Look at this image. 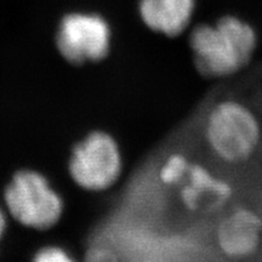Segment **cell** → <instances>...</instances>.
I'll return each mask as SVG.
<instances>
[{
  "label": "cell",
  "instance_id": "cell-1",
  "mask_svg": "<svg viewBox=\"0 0 262 262\" xmlns=\"http://www.w3.org/2000/svg\"><path fill=\"white\" fill-rule=\"evenodd\" d=\"M188 45L198 74L208 79H222L235 75L250 63L257 48V34L243 19L224 16L215 25L195 26Z\"/></svg>",
  "mask_w": 262,
  "mask_h": 262
},
{
  "label": "cell",
  "instance_id": "cell-2",
  "mask_svg": "<svg viewBox=\"0 0 262 262\" xmlns=\"http://www.w3.org/2000/svg\"><path fill=\"white\" fill-rule=\"evenodd\" d=\"M203 139L221 164L239 166L256 156L262 142V123L256 112L234 97L217 100L206 111Z\"/></svg>",
  "mask_w": 262,
  "mask_h": 262
},
{
  "label": "cell",
  "instance_id": "cell-3",
  "mask_svg": "<svg viewBox=\"0 0 262 262\" xmlns=\"http://www.w3.org/2000/svg\"><path fill=\"white\" fill-rule=\"evenodd\" d=\"M6 214L19 225L49 231L63 212V199L44 173L33 169L16 171L3 195Z\"/></svg>",
  "mask_w": 262,
  "mask_h": 262
},
{
  "label": "cell",
  "instance_id": "cell-4",
  "mask_svg": "<svg viewBox=\"0 0 262 262\" xmlns=\"http://www.w3.org/2000/svg\"><path fill=\"white\" fill-rule=\"evenodd\" d=\"M68 171L85 191H110L123 175V157L116 139L106 131H91L72 148Z\"/></svg>",
  "mask_w": 262,
  "mask_h": 262
},
{
  "label": "cell",
  "instance_id": "cell-5",
  "mask_svg": "<svg viewBox=\"0 0 262 262\" xmlns=\"http://www.w3.org/2000/svg\"><path fill=\"white\" fill-rule=\"evenodd\" d=\"M55 42L61 56L71 64L97 63L110 55L112 32L100 15L72 12L60 21Z\"/></svg>",
  "mask_w": 262,
  "mask_h": 262
},
{
  "label": "cell",
  "instance_id": "cell-6",
  "mask_svg": "<svg viewBox=\"0 0 262 262\" xmlns=\"http://www.w3.org/2000/svg\"><path fill=\"white\" fill-rule=\"evenodd\" d=\"M169 191H176V201L188 214L221 210L235 195L233 183L195 159L185 180L178 187Z\"/></svg>",
  "mask_w": 262,
  "mask_h": 262
},
{
  "label": "cell",
  "instance_id": "cell-7",
  "mask_svg": "<svg viewBox=\"0 0 262 262\" xmlns=\"http://www.w3.org/2000/svg\"><path fill=\"white\" fill-rule=\"evenodd\" d=\"M262 241V217L249 206L235 205L219 219L215 242L232 260H245L256 253Z\"/></svg>",
  "mask_w": 262,
  "mask_h": 262
},
{
  "label": "cell",
  "instance_id": "cell-8",
  "mask_svg": "<svg viewBox=\"0 0 262 262\" xmlns=\"http://www.w3.org/2000/svg\"><path fill=\"white\" fill-rule=\"evenodd\" d=\"M139 9L147 28L164 37L176 38L191 24L194 0H140Z\"/></svg>",
  "mask_w": 262,
  "mask_h": 262
},
{
  "label": "cell",
  "instance_id": "cell-9",
  "mask_svg": "<svg viewBox=\"0 0 262 262\" xmlns=\"http://www.w3.org/2000/svg\"><path fill=\"white\" fill-rule=\"evenodd\" d=\"M193 160L185 150H170L156 165V182L165 189L176 188L187 176Z\"/></svg>",
  "mask_w": 262,
  "mask_h": 262
},
{
  "label": "cell",
  "instance_id": "cell-10",
  "mask_svg": "<svg viewBox=\"0 0 262 262\" xmlns=\"http://www.w3.org/2000/svg\"><path fill=\"white\" fill-rule=\"evenodd\" d=\"M84 262H123L114 249L104 244H89L84 253Z\"/></svg>",
  "mask_w": 262,
  "mask_h": 262
},
{
  "label": "cell",
  "instance_id": "cell-11",
  "mask_svg": "<svg viewBox=\"0 0 262 262\" xmlns=\"http://www.w3.org/2000/svg\"><path fill=\"white\" fill-rule=\"evenodd\" d=\"M32 262H77L71 254L58 245H45L35 253Z\"/></svg>",
  "mask_w": 262,
  "mask_h": 262
},
{
  "label": "cell",
  "instance_id": "cell-12",
  "mask_svg": "<svg viewBox=\"0 0 262 262\" xmlns=\"http://www.w3.org/2000/svg\"><path fill=\"white\" fill-rule=\"evenodd\" d=\"M9 224V215L6 214L5 208L0 204V239L4 235Z\"/></svg>",
  "mask_w": 262,
  "mask_h": 262
}]
</instances>
